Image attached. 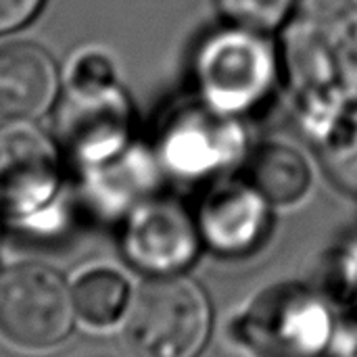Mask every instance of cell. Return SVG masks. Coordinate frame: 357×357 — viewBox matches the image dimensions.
Listing matches in <instances>:
<instances>
[{
  "label": "cell",
  "mask_w": 357,
  "mask_h": 357,
  "mask_svg": "<svg viewBox=\"0 0 357 357\" xmlns=\"http://www.w3.org/2000/svg\"><path fill=\"white\" fill-rule=\"evenodd\" d=\"M132 109L119 86L73 90L56 109V136L84 167L100 165L128 149Z\"/></svg>",
  "instance_id": "9c48e42d"
},
{
  "label": "cell",
  "mask_w": 357,
  "mask_h": 357,
  "mask_svg": "<svg viewBox=\"0 0 357 357\" xmlns=\"http://www.w3.org/2000/svg\"><path fill=\"white\" fill-rule=\"evenodd\" d=\"M232 25L255 31H270L284 23L299 0H218Z\"/></svg>",
  "instance_id": "2e32d148"
},
{
  "label": "cell",
  "mask_w": 357,
  "mask_h": 357,
  "mask_svg": "<svg viewBox=\"0 0 357 357\" xmlns=\"http://www.w3.org/2000/svg\"><path fill=\"white\" fill-rule=\"evenodd\" d=\"M44 0H0V33H8L25 25Z\"/></svg>",
  "instance_id": "d6986e66"
},
{
  "label": "cell",
  "mask_w": 357,
  "mask_h": 357,
  "mask_svg": "<svg viewBox=\"0 0 357 357\" xmlns=\"http://www.w3.org/2000/svg\"><path fill=\"white\" fill-rule=\"evenodd\" d=\"M270 205L249 180L211 184L195 215L203 245L222 257L251 255L268 238Z\"/></svg>",
  "instance_id": "30bf717a"
},
{
  "label": "cell",
  "mask_w": 357,
  "mask_h": 357,
  "mask_svg": "<svg viewBox=\"0 0 357 357\" xmlns=\"http://www.w3.org/2000/svg\"><path fill=\"white\" fill-rule=\"evenodd\" d=\"M333 291L345 305L357 314V236H354L337 255L331 274Z\"/></svg>",
  "instance_id": "ac0fdd59"
},
{
  "label": "cell",
  "mask_w": 357,
  "mask_h": 357,
  "mask_svg": "<svg viewBox=\"0 0 357 357\" xmlns=\"http://www.w3.org/2000/svg\"><path fill=\"white\" fill-rule=\"evenodd\" d=\"M282 63L307 132L322 140L357 107V0H299Z\"/></svg>",
  "instance_id": "6da1fadb"
},
{
  "label": "cell",
  "mask_w": 357,
  "mask_h": 357,
  "mask_svg": "<svg viewBox=\"0 0 357 357\" xmlns=\"http://www.w3.org/2000/svg\"><path fill=\"white\" fill-rule=\"evenodd\" d=\"M320 142L331 180L347 195L357 197V107L347 111Z\"/></svg>",
  "instance_id": "9a60e30c"
},
{
  "label": "cell",
  "mask_w": 357,
  "mask_h": 357,
  "mask_svg": "<svg viewBox=\"0 0 357 357\" xmlns=\"http://www.w3.org/2000/svg\"><path fill=\"white\" fill-rule=\"evenodd\" d=\"M56 96V67L50 54L29 42L0 48V115H42Z\"/></svg>",
  "instance_id": "8fae6325"
},
{
  "label": "cell",
  "mask_w": 357,
  "mask_h": 357,
  "mask_svg": "<svg viewBox=\"0 0 357 357\" xmlns=\"http://www.w3.org/2000/svg\"><path fill=\"white\" fill-rule=\"evenodd\" d=\"M0 211L38 236L54 234L65 224L59 153L23 119L0 126Z\"/></svg>",
  "instance_id": "7a4b0ae2"
},
{
  "label": "cell",
  "mask_w": 357,
  "mask_h": 357,
  "mask_svg": "<svg viewBox=\"0 0 357 357\" xmlns=\"http://www.w3.org/2000/svg\"><path fill=\"white\" fill-rule=\"evenodd\" d=\"M335 331L326 299L297 284L259 295L234 322L236 341L255 357H320Z\"/></svg>",
  "instance_id": "5b68a950"
},
{
  "label": "cell",
  "mask_w": 357,
  "mask_h": 357,
  "mask_svg": "<svg viewBox=\"0 0 357 357\" xmlns=\"http://www.w3.org/2000/svg\"><path fill=\"white\" fill-rule=\"evenodd\" d=\"M153 165L142 153L128 149L117 157L84 169V184L90 201L102 213L130 211L140 201L149 199L153 188Z\"/></svg>",
  "instance_id": "7c38bea8"
},
{
  "label": "cell",
  "mask_w": 357,
  "mask_h": 357,
  "mask_svg": "<svg viewBox=\"0 0 357 357\" xmlns=\"http://www.w3.org/2000/svg\"><path fill=\"white\" fill-rule=\"evenodd\" d=\"M247 180L272 205H293L307 195L312 186V169L307 159L295 146L266 142L253 153Z\"/></svg>",
  "instance_id": "4fadbf2b"
},
{
  "label": "cell",
  "mask_w": 357,
  "mask_h": 357,
  "mask_svg": "<svg viewBox=\"0 0 357 357\" xmlns=\"http://www.w3.org/2000/svg\"><path fill=\"white\" fill-rule=\"evenodd\" d=\"M331 354L333 357H357V314L356 318L337 326Z\"/></svg>",
  "instance_id": "ffe728a7"
},
{
  "label": "cell",
  "mask_w": 357,
  "mask_h": 357,
  "mask_svg": "<svg viewBox=\"0 0 357 357\" xmlns=\"http://www.w3.org/2000/svg\"><path fill=\"white\" fill-rule=\"evenodd\" d=\"M75 303L63 276L42 264L0 272V335L21 349H50L73 331Z\"/></svg>",
  "instance_id": "8992f818"
},
{
  "label": "cell",
  "mask_w": 357,
  "mask_h": 357,
  "mask_svg": "<svg viewBox=\"0 0 357 357\" xmlns=\"http://www.w3.org/2000/svg\"><path fill=\"white\" fill-rule=\"evenodd\" d=\"M75 312L96 328H109L121 322L132 305L128 278L111 268H92L71 287Z\"/></svg>",
  "instance_id": "5bb4252c"
},
{
  "label": "cell",
  "mask_w": 357,
  "mask_h": 357,
  "mask_svg": "<svg viewBox=\"0 0 357 357\" xmlns=\"http://www.w3.org/2000/svg\"><path fill=\"white\" fill-rule=\"evenodd\" d=\"M201 249L203 238L197 218L178 201L144 199L123 220V257L149 276L182 274L197 261Z\"/></svg>",
  "instance_id": "52a82bcc"
},
{
  "label": "cell",
  "mask_w": 357,
  "mask_h": 357,
  "mask_svg": "<svg viewBox=\"0 0 357 357\" xmlns=\"http://www.w3.org/2000/svg\"><path fill=\"white\" fill-rule=\"evenodd\" d=\"M209 331V299L182 274L151 276L126 316V339L138 357H195Z\"/></svg>",
  "instance_id": "3957f363"
},
{
  "label": "cell",
  "mask_w": 357,
  "mask_h": 357,
  "mask_svg": "<svg viewBox=\"0 0 357 357\" xmlns=\"http://www.w3.org/2000/svg\"><path fill=\"white\" fill-rule=\"evenodd\" d=\"M0 236H2V222H0Z\"/></svg>",
  "instance_id": "44dd1931"
},
{
  "label": "cell",
  "mask_w": 357,
  "mask_h": 357,
  "mask_svg": "<svg viewBox=\"0 0 357 357\" xmlns=\"http://www.w3.org/2000/svg\"><path fill=\"white\" fill-rule=\"evenodd\" d=\"M115 86V67L102 52H84L71 67L69 88L73 90H98Z\"/></svg>",
  "instance_id": "e0dca14e"
},
{
  "label": "cell",
  "mask_w": 357,
  "mask_h": 357,
  "mask_svg": "<svg viewBox=\"0 0 357 357\" xmlns=\"http://www.w3.org/2000/svg\"><path fill=\"white\" fill-rule=\"evenodd\" d=\"M245 151V132L232 115L207 107H190L167 119L159 157L184 180H205L226 172Z\"/></svg>",
  "instance_id": "ba28073f"
},
{
  "label": "cell",
  "mask_w": 357,
  "mask_h": 357,
  "mask_svg": "<svg viewBox=\"0 0 357 357\" xmlns=\"http://www.w3.org/2000/svg\"><path fill=\"white\" fill-rule=\"evenodd\" d=\"M278 56L261 31L232 25L209 33L195 54V79L205 102L226 115L257 109L272 92Z\"/></svg>",
  "instance_id": "277c9868"
}]
</instances>
